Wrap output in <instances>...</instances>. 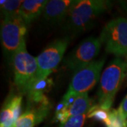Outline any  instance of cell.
<instances>
[{"instance_id":"obj_15","label":"cell","mask_w":127,"mask_h":127,"mask_svg":"<svg viewBox=\"0 0 127 127\" xmlns=\"http://www.w3.org/2000/svg\"><path fill=\"white\" fill-rule=\"evenodd\" d=\"M109 110H105L102 109L99 106H93L91 107L90 110L88 111L87 117L88 118H95L97 120L105 123L108 118Z\"/></svg>"},{"instance_id":"obj_1","label":"cell","mask_w":127,"mask_h":127,"mask_svg":"<svg viewBox=\"0 0 127 127\" xmlns=\"http://www.w3.org/2000/svg\"><path fill=\"white\" fill-rule=\"evenodd\" d=\"M109 6L110 2L108 1H76L66 19V28L73 33L86 30L95 18L105 11Z\"/></svg>"},{"instance_id":"obj_12","label":"cell","mask_w":127,"mask_h":127,"mask_svg":"<svg viewBox=\"0 0 127 127\" xmlns=\"http://www.w3.org/2000/svg\"><path fill=\"white\" fill-rule=\"evenodd\" d=\"M47 1L44 0H26L23 1L20 9L19 15L26 25L31 23L40 15Z\"/></svg>"},{"instance_id":"obj_14","label":"cell","mask_w":127,"mask_h":127,"mask_svg":"<svg viewBox=\"0 0 127 127\" xmlns=\"http://www.w3.org/2000/svg\"><path fill=\"white\" fill-rule=\"evenodd\" d=\"M127 120L123 117L118 109H109L108 118L104 124L107 127H127Z\"/></svg>"},{"instance_id":"obj_3","label":"cell","mask_w":127,"mask_h":127,"mask_svg":"<svg viewBox=\"0 0 127 127\" xmlns=\"http://www.w3.org/2000/svg\"><path fill=\"white\" fill-rule=\"evenodd\" d=\"M14 82L21 94H27L37 82V64L36 58L28 52L26 44L13 57Z\"/></svg>"},{"instance_id":"obj_6","label":"cell","mask_w":127,"mask_h":127,"mask_svg":"<svg viewBox=\"0 0 127 127\" xmlns=\"http://www.w3.org/2000/svg\"><path fill=\"white\" fill-rule=\"evenodd\" d=\"M104 64V59H102L98 61H93L86 66L76 69L66 93L71 95L88 93L97 83Z\"/></svg>"},{"instance_id":"obj_10","label":"cell","mask_w":127,"mask_h":127,"mask_svg":"<svg viewBox=\"0 0 127 127\" xmlns=\"http://www.w3.org/2000/svg\"><path fill=\"white\" fill-rule=\"evenodd\" d=\"M91 108L90 99L87 93L78 95L74 101L67 107L59 104L56 112V119L63 124L75 116L87 114Z\"/></svg>"},{"instance_id":"obj_2","label":"cell","mask_w":127,"mask_h":127,"mask_svg":"<svg viewBox=\"0 0 127 127\" xmlns=\"http://www.w3.org/2000/svg\"><path fill=\"white\" fill-rule=\"evenodd\" d=\"M127 71V63L119 59L113 60L105 68L100 78L97 93L99 107L102 109H110Z\"/></svg>"},{"instance_id":"obj_11","label":"cell","mask_w":127,"mask_h":127,"mask_svg":"<svg viewBox=\"0 0 127 127\" xmlns=\"http://www.w3.org/2000/svg\"><path fill=\"white\" fill-rule=\"evenodd\" d=\"M76 0H51L47 1L42 14L47 21L59 23L67 18L69 11Z\"/></svg>"},{"instance_id":"obj_9","label":"cell","mask_w":127,"mask_h":127,"mask_svg":"<svg viewBox=\"0 0 127 127\" xmlns=\"http://www.w3.org/2000/svg\"><path fill=\"white\" fill-rule=\"evenodd\" d=\"M49 100L28 101L27 109L15 123V127H34L43 121L49 112Z\"/></svg>"},{"instance_id":"obj_4","label":"cell","mask_w":127,"mask_h":127,"mask_svg":"<svg viewBox=\"0 0 127 127\" xmlns=\"http://www.w3.org/2000/svg\"><path fill=\"white\" fill-rule=\"evenodd\" d=\"M27 25L20 15L4 18L1 24V40L4 52L10 57L26 44Z\"/></svg>"},{"instance_id":"obj_5","label":"cell","mask_w":127,"mask_h":127,"mask_svg":"<svg viewBox=\"0 0 127 127\" xmlns=\"http://www.w3.org/2000/svg\"><path fill=\"white\" fill-rule=\"evenodd\" d=\"M109 53L127 57V19L117 18L112 20L103 28L99 37Z\"/></svg>"},{"instance_id":"obj_16","label":"cell","mask_w":127,"mask_h":127,"mask_svg":"<svg viewBox=\"0 0 127 127\" xmlns=\"http://www.w3.org/2000/svg\"><path fill=\"white\" fill-rule=\"evenodd\" d=\"M87 114L88 113L71 117L66 122L61 124L59 127H82L84 124Z\"/></svg>"},{"instance_id":"obj_19","label":"cell","mask_w":127,"mask_h":127,"mask_svg":"<svg viewBox=\"0 0 127 127\" xmlns=\"http://www.w3.org/2000/svg\"></svg>"},{"instance_id":"obj_8","label":"cell","mask_w":127,"mask_h":127,"mask_svg":"<svg viewBox=\"0 0 127 127\" xmlns=\"http://www.w3.org/2000/svg\"><path fill=\"white\" fill-rule=\"evenodd\" d=\"M102 42L100 38L89 37L81 42L66 57L64 64L71 70H76L93 62L99 54Z\"/></svg>"},{"instance_id":"obj_7","label":"cell","mask_w":127,"mask_h":127,"mask_svg":"<svg viewBox=\"0 0 127 127\" xmlns=\"http://www.w3.org/2000/svg\"><path fill=\"white\" fill-rule=\"evenodd\" d=\"M68 40L66 38L53 42L36 58L37 64V81L47 78L58 66L66 50Z\"/></svg>"},{"instance_id":"obj_18","label":"cell","mask_w":127,"mask_h":127,"mask_svg":"<svg viewBox=\"0 0 127 127\" xmlns=\"http://www.w3.org/2000/svg\"></svg>"},{"instance_id":"obj_17","label":"cell","mask_w":127,"mask_h":127,"mask_svg":"<svg viewBox=\"0 0 127 127\" xmlns=\"http://www.w3.org/2000/svg\"><path fill=\"white\" fill-rule=\"evenodd\" d=\"M118 111L119 113L121 114V115L126 120L127 119V95L124 98V100L122 102V103L120 104L119 107Z\"/></svg>"},{"instance_id":"obj_13","label":"cell","mask_w":127,"mask_h":127,"mask_svg":"<svg viewBox=\"0 0 127 127\" xmlns=\"http://www.w3.org/2000/svg\"><path fill=\"white\" fill-rule=\"evenodd\" d=\"M23 1L21 0H9L1 1V13L4 18L19 15L20 9Z\"/></svg>"}]
</instances>
